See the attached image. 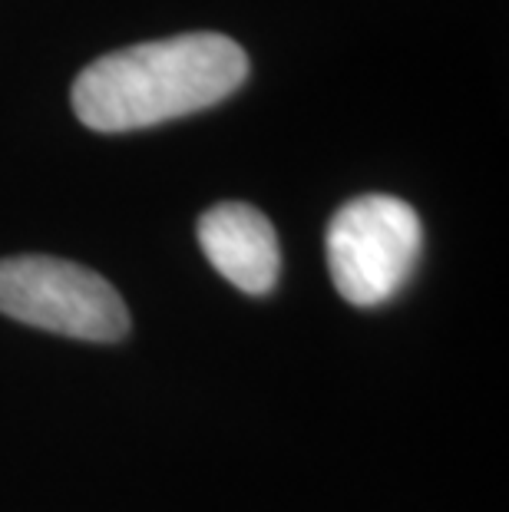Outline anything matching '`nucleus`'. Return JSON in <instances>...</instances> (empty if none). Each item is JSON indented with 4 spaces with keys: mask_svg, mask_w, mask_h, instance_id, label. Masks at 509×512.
Segmentation results:
<instances>
[{
    "mask_svg": "<svg viewBox=\"0 0 509 512\" xmlns=\"http://www.w3.org/2000/svg\"><path fill=\"white\" fill-rule=\"evenodd\" d=\"M245 76L248 57L232 37L179 34L93 60L70 103L96 133H133L229 100Z\"/></svg>",
    "mask_w": 509,
    "mask_h": 512,
    "instance_id": "f257e3e1",
    "label": "nucleus"
},
{
    "mask_svg": "<svg viewBox=\"0 0 509 512\" xmlns=\"http://www.w3.org/2000/svg\"><path fill=\"white\" fill-rule=\"evenodd\" d=\"M424 228L414 205L397 195H357L328 225V268L338 294L354 308L391 301L414 275Z\"/></svg>",
    "mask_w": 509,
    "mask_h": 512,
    "instance_id": "f03ea898",
    "label": "nucleus"
},
{
    "mask_svg": "<svg viewBox=\"0 0 509 512\" xmlns=\"http://www.w3.org/2000/svg\"><path fill=\"white\" fill-rule=\"evenodd\" d=\"M0 314L77 341L113 344L129 331V311L110 281L47 255L0 261Z\"/></svg>",
    "mask_w": 509,
    "mask_h": 512,
    "instance_id": "7ed1b4c3",
    "label": "nucleus"
},
{
    "mask_svg": "<svg viewBox=\"0 0 509 512\" xmlns=\"http://www.w3.org/2000/svg\"><path fill=\"white\" fill-rule=\"evenodd\" d=\"M199 245L212 268L238 291L262 298L275 288L281 248L272 222L245 202H222L199 219Z\"/></svg>",
    "mask_w": 509,
    "mask_h": 512,
    "instance_id": "20e7f679",
    "label": "nucleus"
}]
</instances>
